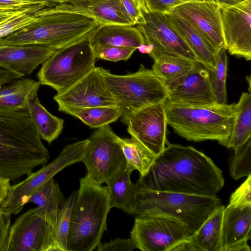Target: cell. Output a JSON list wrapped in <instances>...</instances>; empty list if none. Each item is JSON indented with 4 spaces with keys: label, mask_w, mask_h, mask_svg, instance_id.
Instances as JSON below:
<instances>
[{
    "label": "cell",
    "mask_w": 251,
    "mask_h": 251,
    "mask_svg": "<svg viewBox=\"0 0 251 251\" xmlns=\"http://www.w3.org/2000/svg\"><path fill=\"white\" fill-rule=\"evenodd\" d=\"M135 184L152 191L216 196L225 180L221 169L204 153L192 146L168 143Z\"/></svg>",
    "instance_id": "obj_1"
},
{
    "label": "cell",
    "mask_w": 251,
    "mask_h": 251,
    "mask_svg": "<svg viewBox=\"0 0 251 251\" xmlns=\"http://www.w3.org/2000/svg\"><path fill=\"white\" fill-rule=\"evenodd\" d=\"M49 158L27 110L0 108V176H28Z\"/></svg>",
    "instance_id": "obj_2"
},
{
    "label": "cell",
    "mask_w": 251,
    "mask_h": 251,
    "mask_svg": "<svg viewBox=\"0 0 251 251\" xmlns=\"http://www.w3.org/2000/svg\"><path fill=\"white\" fill-rule=\"evenodd\" d=\"M112 208L107 186L82 177L72 207L67 238L68 251H92L101 243Z\"/></svg>",
    "instance_id": "obj_3"
},
{
    "label": "cell",
    "mask_w": 251,
    "mask_h": 251,
    "mask_svg": "<svg viewBox=\"0 0 251 251\" xmlns=\"http://www.w3.org/2000/svg\"><path fill=\"white\" fill-rule=\"evenodd\" d=\"M99 25L87 15L48 7L36 23L0 39V46L41 45L57 50L88 38Z\"/></svg>",
    "instance_id": "obj_4"
},
{
    "label": "cell",
    "mask_w": 251,
    "mask_h": 251,
    "mask_svg": "<svg viewBox=\"0 0 251 251\" xmlns=\"http://www.w3.org/2000/svg\"><path fill=\"white\" fill-rule=\"evenodd\" d=\"M167 124L188 141H217L226 147L236 115L235 103L193 105L165 101Z\"/></svg>",
    "instance_id": "obj_5"
},
{
    "label": "cell",
    "mask_w": 251,
    "mask_h": 251,
    "mask_svg": "<svg viewBox=\"0 0 251 251\" xmlns=\"http://www.w3.org/2000/svg\"><path fill=\"white\" fill-rule=\"evenodd\" d=\"M221 204L217 196L156 191L138 187L135 205L130 215L171 217L185 223L195 231Z\"/></svg>",
    "instance_id": "obj_6"
},
{
    "label": "cell",
    "mask_w": 251,
    "mask_h": 251,
    "mask_svg": "<svg viewBox=\"0 0 251 251\" xmlns=\"http://www.w3.org/2000/svg\"><path fill=\"white\" fill-rule=\"evenodd\" d=\"M100 69L107 88L120 111V118L126 125L136 110L168 99L167 86L152 70L142 64L136 72L125 75L113 74L102 67Z\"/></svg>",
    "instance_id": "obj_7"
},
{
    "label": "cell",
    "mask_w": 251,
    "mask_h": 251,
    "mask_svg": "<svg viewBox=\"0 0 251 251\" xmlns=\"http://www.w3.org/2000/svg\"><path fill=\"white\" fill-rule=\"evenodd\" d=\"M96 60L88 38L56 50L42 64L37 77L41 85L59 94L89 73Z\"/></svg>",
    "instance_id": "obj_8"
},
{
    "label": "cell",
    "mask_w": 251,
    "mask_h": 251,
    "mask_svg": "<svg viewBox=\"0 0 251 251\" xmlns=\"http://www.w3.org/2000/svg\"><path fill=\"white\" fill-rule=\"evenodd\" d=\"M88 143L87 139L66 145L51 162L31 173L23 181L11 185L0 205L1 211L10 215L20 213L38 188L67 166L82 161Z\"/></svg>",
    "instance_id": "obj_9"
},
{
    "label": "cell",
    "mask_w": 251,
    "mask_h": 251,
    "mask_svg": "<svg viewBox=\"0 0 251 251\" xmlns=\"http://www.w3.org/2000/svg\"><path fill=\"white\" fill-rule=\"evenodd\" d=\"M117 135L109 125L97 128L88 138L82 162L87 175L94 182L101 185L126 167Z\"/></svg>",
    "instance_id": "obj_10"
},
{
    "label": "cell",
    "mask_w": 251,
    "mask_h": 251,
    "mask_svg": "<svg viewBox=\"0 0 251 251\" xmlns=\"http://www.w3.org/2000/svg\"><path fill=\"white\" fill-rule=\"evenodd\" d=\"M179 220L162 215L136 216L130 237L142 251H171L194 233Z\"/></svg>",
    "instance_id": "obj_11"
},
{
    "label": "cell",
    "mask_w": 251,
    "mask_h": 251,
    "mask_svg": "<svg viewBox=\"0 0 251 251\" xmlns=\"http://www.w3.org/2000/svg\"><path fill=\"white\" fill-rule=\"evenodd\" d=\"M140 10L142 18L137 25L151 51L175 54L201 63L172 23L169 13L149 11L143 0Z\"/></svg>",
    "instance_id": "obj_12"
},
{
    "label": "cell",
    "mask_w": 251,
    "mask_h": 251,
    "mask_svg": "<svg viewBox=\"0 0 251 251\" xmlns=\"http://www.w3.org/2000/svg\"><path fill=\"white\" fill-rule=\"evenodd\" d=\"M53 227L37 206L19 217L11 225L5 251H53Z\"/></svg>",
    "instance_id": "obj_13"
},
{
    "label": "cell",
    "mask_w": 251,
    "mask_h": 251,
    "mask_svg": "<svg viewBox=\"0 0 251 251\" xmlns=\"http://www.w3.org/2000/svg\"><path fill=\"white\" fill-rule=\"evenodd\" d=\"M167 125L165 101L148 105L136 110L126 124L127 131L131 137L156 156L168 143Z\"/></svg>",
    "instance_id": "obj_14"
},
{
    "label": "cell",
    "mask_w": 251,
    "mask_h": 251,
    "mask_svg": "<svg viewBox=\"0 0 251 251\" xmlns=\"http://www.w3.org/2000/svg\"><path fill=\"white\" fill-rule=\"evenodd\" d=\"M53 99L59 111L65 107L116 106L107 88L100 67L96 66L67 90L55 95Z\"/></svg>",
    "instance_id": "obj_15"
},
{
    "label": "cell",
    "mask_w": 251,
    "mask_h": 251,
    "mask_svg": "<svg viewBox=\"0 0 251 251\" xmlns=\"http://www.w3.org/2000/svg\"><path fill=\"white\" fill-rule=\"evenodd\" d=\"M226 50L237 57L251 59V0L220 7Z\"/></svg>",
    "instance_id": "obj_16"
},
{
    "label": "cell",
    "mask_w": 251,
    "mask_h": 251,
    "mask_svg": "<svg viewBox=\"0 0 251 251\" xmlns=\"http://www.w3.org/2000/svg\"><path fill=\"white\" fill-rule=\"evenodd\" d=\"M193 25L208 41L216 52L226 49L223 35L221 8L212 0L185 2L171 11Z\"/></svg>",
    "instance_id": "obj_17"
},
{
    "label": "cell",
    "mask_w": 251,
    "mask_h": 251,
    "mask_svg": "<svg viewBox=\"0 0 251 251\" xmlns=\"http://www.w3.org/2000/svg\"><path fill=\"white\" fill-rule=\"evenodd\" d=\"M167 100L193 105L216 103L209 71L201 63L167 86Z\"/></svg>",
    "instance_id": "obj_18"
},
{
    "label": "cell",
    "mask_w": 251,
    "mask_h": 251,
    "mask_svg": "<svg viewBox=\"0 0 251 251\" xmlns=\"http://www.w3.org/2000/svg\"><path fill=\"white\" fill-rule=\"evenodd\" d=\"M251 206L225 207L221 232V251H250Z\"/></svg>",
    "instance_id": "obj_19"
},
{
    "label": "cell",
    "mask_w": 251,
    "mask_h": 251,
    "mask_svg": "<svg viewBox=\"0 0 251 251\" xmlns=\"http://www.w3.org/2000/svg\"><path fill=\"white\" fill-rule=\"evenodd\" d=\"M50 8L84 14L94 18L99 25H135L121 0H67L55 3Z\"/></svg>",
    "instance_id": "obj_20"
},
{
    "label": "cell",
    "mask_w": 251,
    "mask_h": 251,
    "mask_svg": "<svg viewBox=\"0 0 251 251\" xmlns=\"http://www.w3.org/2000/svg\"><path fill=\"white\" fill-rule=\"evenodd\" d=\"M56 50L41 45L0 46V68L24 76L31 74Z\"/></svg>",
    "instance_id": "obj_21"
},
{
    "label": "cell",
    "mask_w": 251,
    "mask_h": 251,
    "mask_svg": "<svg viewBox=\"0 0 251 251\" xmlns=\"http://www.w3.org/2000/svg\"><path fill=\"white\" fill-rule=\"evenodd\" d=\"M220 205L189 237L171 251H221V232L223 211Z\"/></svg>",
    "instance_id": "obj_22"
},
{
    "label": "cell",
    "mask_w": 251,
    "mask_h": 251,
    "mask_svg": "<svg viewBox=\"0 0 251 251\" xmlns=\"http://www.w3.org/2000/svg\"><path fill=\"white\" fill-rule=\"evenodd\" d=\"M91 47L109 45L136 49L145 44V38L138 27L118 24L99 25L89 37Z\"/></svg>",
    "instance_id": "obj_23"
},
{
    "label": "cell",
    "mask_w": 251,
    "mask_h": 251,
    "mask_svg": "<svg viewBox=\"0 0 251 251\" xmlns=\"http://www.w3.org/2000/svg\"><path fill=\"white\" fill-rule=\"evenodd\" d=\"M169 14L172 23L201 63L208 71L212 69L216 52L208 41L189 22L173 12Z\"/></svg>",
    "instance_id": "obj_24"
},
{
    "label": "cell",
    "mask_w": 251,
    "mask_h": 251,
    "mask_svg": "<svg viewBox=\"0 0 251 251\" xmlns=\"http://www.w3.org/2000/svg\"><path fill=\"white\" fill-rule=\"evenodd\" d=\"M149 54L154 61L151 70L166 86L200 63L178 55L159 51L152 50Z\"/></svg>",
    "instance_id": "obj_25"
},
{
    "label": "cell",
    "mask_w": 251,
    "mask_h": 251,
    "mask_svg": "<svg viewBox=\"0 0 251 251\" xmlns=\"http://www.w3.org/2000/svg\"><path fill=\"white\" fill-rule=\"evenodd\" d=\"M40 83L30 78H19L0 87V108L27 109L30 99L38 93Z\"/></svg>",
    "instance_id": "obj_26"
},
{
    "label": "cell",
    "mask_w": 251,
    "mask_h": 251,
    "mask_svg": "<svg viewBox=\"0 0 251 251\" xmlns=\"http://www.w3.org/2000/svg\"><path fill=\"white\" fill-rule=\"evenodd\" d=\"M133 171L128 166L105 183L108 189L111 208L120 209L130 215L135 205L138 187L132 182Z\"/></svg>",
    "instance_id": "obj_27"
},
{
    "label": "cell",
    "mask_w": 251,
    "mask_h": 251,
    "mask_svg": "<svg viewBox=\"0 0 251 251\" xmlns=\"http://www.w3.org/2000/svg\"><path fill=\"white\" fill-rule=\"evenodd\" d=\"M27 110L41 138L50 144L58 138L64 121L50 113L40 102L37 94L29 100Z\"/></svg>",
    "instance_id": "obj_28"
},
{
    "label": "cell",
    "mask_w": 251,
    "mask_h": 251,
    "mask_svg": "<svg viewBox=\"0 0 251 251\" xmlns=\"http://www.w3.org/2000/svg\"><path fill=\"white\" fill-rule=\"evenodd\" d=\"M66 199L58 184L52 177L33 193L28 203L36 204L39 208L41 215L53 227L58 208Z\"/></svg>",
    "instance_id": "obj_29"
},
{
    "label": "cell",
    "mask_w": 251,
    "mask_h": 251,
    "mask_svg": "<svg viewBox=\"0 0 251 251\" xmlns=\"http://www.w3.org/2000/svg\"><path fill=\"white\" fill-rule=\"evenodd\" d=\"M236 112L231 133L226 146L234 152L240 149L251 139V93H242L235 103Z\"/></svg>",
    "instance_id": "obj_30"
},
{
    "label": "cell",
    "mask_w": 251,
    "mask_h": 251,
    "mask_svg": "<svg viewBox=\"0 0 251 251\" xmlns=\"http://www.w3.org/2000/svg\"><path fill=\"white\" fill-rule=\"evenodd\" d=\"M60 111L75 117L91 128H98L118 120L121 112L117 106L65 107Z\"/></svg>",
    "instance_id": "obj_31"
},
{
    "label": "cell",
    "mask_w": 251,
    "mask_h": 251,
    "mask_svg": "<svg viewBox=\"0 0 251 251\" xmlns=\"http://www.w3.org/2000/svg\"><path fill=\"white\" fill-rule=\"evenodd\" d=\"M116 140L124 154L126 166L133 171H138L140 176L145 175L156 156L132 137L122 138L117 135Z\"/></svg>",
    "instance_id": "obj_32"
},
{
    "label": "cell",
    "mask_w": 251,
    "mask_h": 251,
    "mask_svg": "<svg viewBox=\"0 0 251 251\" xmlns=\"http://www.w3.org/2000/svg\"><path fill=\"white\" fill-rule=\"evenodd\" d=\"M50 4L33 5L0 22V39L37 22L44 10Z\"/></svg>",
    "instance_id": "obj_33"
},
{
    "label": "cell",
    "mask_w": 251,
    "mask_h": 251,
    "mask_svg": "<svg viewBox=\"0 0 251 251\" xmlns=\"http://www.w3.org/2000/svg\"><path fill=\"white\" fill-rule=\"evenodd\" d=\"M76 194L77 192L74 191L58 208L55 224L53 227V251H68L67 238L71 213Z\"/></svg>",
    "instance_id": "obj_34"
},
{
    "label": "cell",
    "mask_w": 251,
    "mask_h": 251,
    "mask_svg": "<svg viewBox=\"0 0 251 251\" xmlns=\"http://www.w3.org/2000/svg\"><path fill=\"white\" fill-rule=\"evenodd\" d=\"M227 63L226 50L221 49L216 53L214 67L209 70L215 101L218 104H226L227 101L226 89Z\"/></svg>",
    "instance_id": "obj_35"
},
{
    "label": "cell",
    "mask_w": 251,
    "mask_h": 251,
    "mask_svg": "<svg viewBox=\"0 0 251 251\" xmlns=\"http://www.w3.org/2000/svg\"><path fill=\"white\" fill-rule=\"evenodd\" d=\"M229 172L237 180L251 175V139L229 158Z\"/></svg>",
    "instance_id": "obj_36"
},
{
    "label": "cell",
    "mask_w": 251,
    "mask_h": 251,
    "mask_svg": "<svg viewBox=\"0 0 251 251\" xmlns=\"http://www.w3.org/2000/svg\"><path fill=\"white\" fill-rule=\"evenodd\" d=\"M92 48L96 59H102L112 62L126 61L136 50L129 47L109 45L96 46Z\"/></svg>",
    "instance_id": "obj_37"
},
{
    "label": "cell",
    "mask_w": 251,
    "mask_h": 251,
    "mask_svg": "<svg viewBox=\"0 0 251 251\" xmlns=\"http://www.w3.org/2000/svg\"><path fill=\"white\" fill-rule=\"evenodd\" d=\"M251 175L230 196L228 205L235 207L251 206Z\"/></svg>",
    "instance_id": "obj_38"
},
{
    "label": "cell",
    "mask_w": 251,
    "mask_h": 251,
    "mask_svg": "<svg viewBox=\"0 0 251 251\" xmlns=\"http://www.w3.org/2000/svg\"><path fill=\"white\" fill-rule=\"evenodd\" d=\"M197 0H143L146 8L151 11L168 13L182 3Z\"/></svg>",
    "instance_id": "obj_39"
},
{
    "label": "cell",
    "mask_w": 251,
    "mask_h": 251,
    "mask_svg": "<svg viewBox=\"0 0 251 251\" xmlns=\"http://www.w3.org/2000/svg\"><path fill=\"white\" fill-rule=\"evenodd\" d=\"M136 249L130 237L116 238L108 243H101L96 249L98 251H132Z\"/></svg>",
    "instance_id": "obj_40"
},
{
    "label": "cell",
    "mask_w": 251,
    "mask_h": 251,
    "mask_svg": "<svg viewBox=\"0 0 251 251\" xmlns=\"http://www.w3.org/2000/svg\"><path fill=\"white\" fill-rule=\"evenodd\" d=\"M142 0H121L125 10L135 25L142 19L140 6Z\"/></svg>",
    "instance_id": "obj_41"
},
{
    "label": "cell",
    "mask_w": 251,
    "mask_h": 251,
    "mask_svg": "<svg viewBox=\"0 0 251 251\" xmlns=\"http://www.w3.org/2000/svg\"><path fill=\"white\" fill-rule=\"evenodd\" d=\"M11 215L3 213L0 209V251H5V246L11 224Z\"/></svg>",
    "instance_id": "obj_42"
},
{
    "label": "cell",
    "mask_w": 251,
    "mask_h": 251,
    "mask_svg": "<svg viewBox=\"0 0 251 251\" xmlns=\"http://www.w3.org/2000/svg\"><path fill=\"white\" fill-rule=\"evenodd\" d=\"M42 3H47L38 2L29 0H0V8L21 7Z\"/></svg>",
    "instance_id": "obj_43"
},
{
    "label": "cell",
    "mask_w": 251,
    "mask_h": 251,
    "mask_svg": "<svg viewBox=\"0 0 251 251\" xmlns=\"http://www.w3.org/2000/svg\"><path fill=\"white\" fill-rule=\"evenodd\" d=\"M23 76L19 74L0 68V87L16 79Z\"/></svg>",
    "instance_id": "obj_44"
},
{
    "label": "cell",
    "mask_w": 251,
    "mask_h": 251,
    "mask_svg": "<svg viewBox=\"0 0 251 251\" xmlns=\"http://www.w3.org/2000/svg\"><path fill=\"white\" fill-rule=\"evenodd\" d=\"M31 6L32 5L15 8H0V22L13 15L26 10Z\"/></svg>",
    "instance_id": "obj_45"
},
{
    "label": "cell",
    "mask_w": 251,
    "mask_h": 251,
    "mask_svg": "<svg viewBox=\"0 0 251 251\" xmlns=\"http://www.w3.org/2000/svg\"><path fill=\"white\" fill-rule=\"evenodd\" d=\"M8 178L0 176V205L7 197L11 185Z\"/></svg>",
    "instance_id": "obj_46"
},
{
    "label": "cell",
    "mask_w": 251,
    "mask_h": 251,
    "mask_svg": "<svg viewBox=\"0 0 251 251\" xmlns=\"http://www.w3.org/2000/svg\"><path fill=\"white\" fill-rule=\"evenodd\" d=\"M246 0H212L221 8L234 6Z\"/></svg>",
    "instance_id": "obj_47"
},
{
    "label": "cell",
    "mask_w": 251,
    "mask_h": 251,
    "mask_svg": "<svg viewBox=\"0 0 251 251\" xmlns=\"http://www.w3.org/2000/svg\"><path fill=\"white\" fill-rule=\"evenodd\" d=\"M137 49L142 53L148 54H149L152 50L151 47L147 44L140 46Z\"/></svg>",
    "instance_id": "obj_48"
},
{
    "label": "cell",
    "mask_w": 251,
    "mask_h": 251,
    "mask_svg": "<svg viewBox=\"0 0 251 251\" xmlns=\"http://www.w3.org/2000/svg\"><path fill=\"white\" fill-rule=\"evenodd\" d=\"M33 1H36L42 3H47L53 4L58 2L66 1L67 0H29Z\"/></svg>",
    "instance_id": "obj_49"
}]
</instances>
